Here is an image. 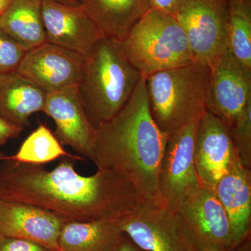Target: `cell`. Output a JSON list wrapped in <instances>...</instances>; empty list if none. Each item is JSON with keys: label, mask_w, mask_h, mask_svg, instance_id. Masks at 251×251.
<instances>
[{"label": "cell", "mask_w": 251, "mask_h": 251, "mask_svg": "<svg viewBox=\"0 0 251 251\" xmlns=\"http://www.w3.org/2000/svg\"><path fill=\"white\" fill-rule=\"evenodd\" d=\"M75 159L63 158L52 171L44 165L0 161V199L49 209L67 221L118 219L143 201L116 172L99 168L92 176L75 171Z\"/></svg>", "instance_id": "1"}, {"label": "cell", "mask_w": 251, "mask_h": 251, "mask_svg": "<svg viewBox=\"0 0 251 251\" xmlns=\"http://www.w3.org/2000/svg\"><path fill=\"white\" fill-rule=\"evenodd\" d=\"M168 137L151 116L143 77L120 112L95 128L91 161L128 180L142 199H158V176Z\"/></svg>", "instance_id": "2"}, {"label": "cell", "mask_w": 251, "mask_h": 251, "mask_svg": "<svg viewBox=\"0 0 251 251\" xmlns=\"http://www.w3.org/2000/svg\"><path fill=\"white\" fill-rule=\"evenodd\" d=\"M79 94L94 128L115 116L143 77L126 55L121 41L100 38L85 56Z\"/></svg>", "instance_id": "3"}, {"label": "cell", "mask_w": 251, "mask_h": 251, "mask_svg": "<svg viewBox=\"0 0 251 251\" xmlns=\"http://www.w3.org/2000/svg\"><path fill=\"white\" fill-rule=\"evenodd\" d=\"M209 75L208 66L194 62L145 77L150 112L162 131L170 135L201 120L206 112Z\"/></svg>", "instance_id": "4"}, {"label": "cell", "mask_w": 251, "mask_h": 251, "mask_svg": "<svg viewBox=\"0 0 251 251\" xmlns=\"http://www.w3.org/2000/svg\"><path fill=\"white\" fill-rule=\"evenodd\" d=\"M143 77L195 62L184 29L174 16L150 9L122 41Z\"/></svg>", "instance_id": "5"}, {"label": "cell", "mask_w": 251, "mask_h": 251, "mask_svg": "<svg viewBox=\"0 0 251 251\" xmlns=\"http://www.w3.org/2000/svg\"><path fill=\"white\" fill-rule=\"evenodd\" d=\"M175 17L195 62L210 67L228 49V0H184Z\"/></svg>", "instance_id": "6"}, {"label": "cell", "mask_w": 251, "mask_h": 251, "mask_svg": "<svg viewBox=\"0 0 251 251\" xmlns=\"http://www.w3.org/2000/svg\"><path fill=\"white\" fill-rule=\"evenodd\" d=\"M122 232L145 251H190L179 216L160 198L141 202L120 219Z\"/></svg>", "instance_id": "7"}, {"label": "cell", "mask_w": 251, "mask_h": 251, "mask_svg": "<svg viewBox=\"0 0 251 251\" xmlns=\"http://www.w3.org/2000/svg\"><path fill=\"white\" fill-rule=\"evenodd\" d=\"M199 121L181 127L169 135L158 176V195L172 211L202 187L198 177L194 149Z\"/></svg>", "instance_id": "8"}, {"label": "cell", "mask_w": 251, "mask_h": 251, "mask_svg": "<svg viewBox=\"0 0 251 251\" xmlns=\"http://www.w3.org/2000/svg\"><path fill=\"white\" fill-rule=\"evenodd\" d=\"M85 65L82 54L46 42L28 50L16 72L48 94L79 86Z\"/></svg>", "instance_id": "9"}, {"label": "cell", "mask_w": 251, "mask_h": 251, "mask_svg": "<svg viewBox=\"0 0 251 251\" xmlns=\"http://www.w3.org/2000/svg\"><path fill=\"white\" fill-rule=\"evenodd\" d=\"M209 69L206 112L230 127L251 100V70L228 49Z\"/></svg>", "instance_id": "10"}, {"label": "cell", "mask_w": 251, "mask_h": 251, "mask_svg": "<svg viewBox=\"0 0 251 251\" xmlns=\"http://www.w3.org/2000/svg\"><path fill=\"white\" fill-rule=\"evenodd\" d=\"M194 156L201 185L214 191L239 158L230 128L210 112L200 120Z\"/></svg>", "instance_id": "11"}, {"label": "cell", "mask_w": 251, "mask_h": 251, "mask_svg": "<svg viewBox=\"0 0 251 251\" xmlns=\"http://www.w3.org/2000/svg\"><path fill=\"white\" fill-rule=\"evenodd\" d=\"M43 21L46 42L55 44L85 57L103 37L81 4L42 0Z\"/></svg>", "instance_id": "12"}, {"label": "cell", "mask_w": 251, "mask_h": 251, "mask_svg": "<svg viewBox=\"0 0 251 251\" xmlns=\"http://www.w3.org/2000/svg\"><path fill=\"white\" fill-rule=\"evenodd\" d=\"M43 112L54 120V135L61 145L92 159L95 128L86 115L78 86L46 94Z\"/></svg>", "instance_id": "13"}, {"label": "cell", "mask_w": 251, "mask_h": 251, "mask_svg": "<svg viewBox=\"0 0 251 251\" xmlns=\"http://www.w3.org/2000/svg\"><path fill=\"white\" fill-rule=\"evenodd\" d=\"M67 220L33 204L0 199V235L26 239L59 251L58 238Z\"/></svg>", "instance_id": "14"}, {"label": "cell", "mask_w": 251, "mask_h": 251, "mask_svg": "<svg viewBox=\"0 0 251 251\" xmlns=\"http://www.w3.org/2000/svg\"><path fill=\"white\" fill-rule=\"evenodd\" d=\"M176 213L192 237L221 246L229 251L233 250V235L228 217L214 190L200 188Z\"/></svg>", "instance_id": "15"}, {"label": "cell", "mask_w": 251, "mask_h": 251, "mask_svg": "<svg viewBox=\"0 0 251 251\" xmlns=\"http://www.w3.org/2000/svg\"><path fill=\"white\" fill-rule=\"evenodd\" d=\"M214 192L227 213L234 249L251 236V168L244 166L238 158L220 179Z\"/></svg>", "instance_id": "16"}, {"label": "cell", "mask_w": 251, "mask_h": 251, "mask_svg": "<svg viewBox=\"0 0 251 251\" xmlns=\"http://www.w3.org/2000/svg\"><path fill=\"white\" fill-rule=\"evenodd\" d=\"M102 35L122 42L150 10L148 0H80Z\"/></svg>", "instance_id": "17"}, {"label": "cell", "mask_w": 251, "mask_h": 251, "mask_svg": "<svg viewBox=\"0 0 251 251\" xmlns=\"http://www.w3.org/2000/svg\"><path fill=\"white\" fill-rule=\"evenodd\" d=\"M46 94L17 72L0 74V117L25 128L32 114L42 111Z\"/></svg>", "instance_id": "18"}, {"label": "cell", "mask_w": 251, "mask_h": 251, "mask_svg": "<svg viewBox=\"0 0 251 251\" xmlns=\"http://www.w3.org/2000/svg\"><path fill=\"white\" fill-rule=\"evenodd\" d=\"M120 219L67 221L58 238L59 251H111L121 238Z\"/></svg>", "instance_id": "19"}, {"label": "cell", "mask_w": 251, "mask_h": 251, "mask_svg": "<svg viewBox=\"0 0 251 251\" xmlns=\"http://www.w3.org/2000/svg\"><path fill=\"white\" fill-rule=\"evenodd\" d=\"M42 0H14L0 17V28L26 51L46 42Z\"/></svg>", "instance_id": "20"}, {"label": "cell", "mask_w": 251, "mask_h": 251, "mask_svg": "<svg viewBox=\"0 0 251 251\" xmlns=\"http://www.w3.org/2000/svg\"><path fill=\"white\" fill-rule=\"evenodd\" d=\"M228 50L251 70V2L228 0Z\"/></svg>", "instance_id": "21"}, {"label": "cell", "mask_w": 251, "mask_h": 251, "mask_svg": "<svg viewBox=\"0 0 251 251\" xmlns=\"http://www.w3.org/2000/svg\"><path fill=\"white\" fill-rule=\"evenodd\" d=\"M60 157L82 160L80 156L68 153L54 133L41 124L23 142L18 152L11 156V158L21 163L43 165Z\"/></svg>", "instance_id": "22"}, {"label": "cell", "mask_w": 251, "mask_h": 251, "mask_svg": "<svg viewBox=\"0 0 251 251\" xmlns=\"http://www.w3.org/2000/svg\"><path fill=\"white\" fill-rule=\"evenodd\" d=\"M229 128L241 163L247 168H251V100Z\"/></svg>", "instance_id": "23"}, {"label": "cell", "mask_w": 251, "mask_h": 251, "mask_svg": "<svg viewBox=\"0 0 251 251\" xmlns=\"http://www.w3.org/2000/svg\"><path fill=\"white\" fill-rule=\"evenodd\" d=\"M27 52L0 28V74L16 72Z\"/></svg>", "instance_id": "24"}, {"label": "cell", "mask_w": 251, "mask_h": 251, "mask_svg": "<svg viewBox=\"0 0 251 251\" xmlns=\"http://www.w3.org/2000/svg\"><path fill=\"white\" fill-rule=\"evenodd\" d=\"M0 251H52L43 247L41 244L26 240L1 237L0 241Z\"/></svg>", "instance_id": "25"}, {"label": "cell", "mask_w": 251, "mask_h": 251, "mask_svg": "<svg viewBox=\"0 0 251 251\" xmlns=\"http://www.w3.org/2000/svg\"><path fill=\"white\" fill-rule=\"evenodd\" d=\"M184 0H148L150 9L175 16Z\"/></svg>", "instance_id": "26"}, {"label": "cell", "mask_w": 251, "mask_h": 251, "mask_svg": "<svg viewBox=\"0 0 251 251\" xmlns=\"http://www.w3.org/2000/svg\"><path fill=\"white\" fill-rule=\"evenodd\" d=\"M23 129L24 128L13 125L0 117V147L11 138L18 137Z\"/></svg>", "instance_id": "27"}, {"label": "cell", "mask_w": 251, "mask_h": 251, "mask_svg": "<svg viewBox=\"0 0 251 251\" xmlns=\"http://www.w3.org/2000/svg\"><path fill=\"white\" fill-rule=\"evenodd\" d=\"M186 232L189 241L190 251H229L226 248L217 244H209L196 239L188 233L187 230Z\"/></svg>", "instance_id": "28"}, {"label": "cell", "mask_w": 251, "mask_h": 251, "mask_svg": "<svg viewBox=\"0 0 251 251\" xmlns=\"http://www.w3.org/2000/svg\"><path fill=\"white\" fill-rule=\"evenodd\" d=\"M111 251H145L138 247L126 234H122L116 246Z\"/></svg>", "instance_id": "29"}, {"label": "cell", "mask_w": 251, "mask_h": 251, "mask_svg": "<svg viewBox=\"0 0 251 251\" xmlns=\"http://www.w3.org/2000/svg\"><path fill=\"white\" fill-rule=\"evenodd\" d=\"M233 250L237 251H251V240L250 237L246 239L244 242L241 243L237 247L234 248Z\"/></svg>", "instance_id": "30"}, {"label": "cell", "mask_w": 251, "mask_h": 251, "mask_svg": "<svg viewBox=\"0 0 251 251\" xmlns=\"http://www.w3.org/2000/svg\"><path fill=\"white\" fill-rule=\"evenodd\" d=\"M14 1V0H0V17L9 9Z\"/></svg>", "instance_id": "31"}, {"label": "cell", "mask_w": 251, "mask_h": 251, "mask_svg": "<svg viewBox=\"0 0 251 251\" xmlns=\"http://www.w3.org/2000/svg\"><path fill=\"white\" fill-rule=\"evenodd\" d=\"M57 1H60V2L64 3V4L71 5L80 4V2L77 0H57Z\"/></svg>", "instance_id": "32"}, {"label": "cell", "mask_w": 251, "mask_h": 251, "mask_svg": "<svg viewBox=\"0 0 251 251\" xmlns=\"http://www.w3.org/2000/svg\"><path fill=\"white\" fill-rule=\"evenodd\" d=\"M9 158V156H6L4 153L0 151V161H4V160L8 159Z\"/></svg>", "instance_id": "33"}, {"label": "cell", "mask_w": 251, "mask_h": 251, "mask_svg": "<svg viewBox=\"0 0 251 251\" xmlns=\"http://www.w3.org/2000/svg\"><path fill=\"white\" fill-rule=\"evenodd\" d=\"M245 1H249V2H251V0H245Z\"/></svg>", "instance_id": "34"}, {"label": "cell", "mask_w": 251, "mask_h": 251, "mask_svg": "<svg viewBox=\"0 0 251 251\" xmlns=\"http://www.w3.org/2000/svg\"><path fill=\"white\" fill-rule=\"evenodd\" d=\"M1 236L0 235V241H1Z\"/></svg>", "instance_id": "35"}, {"label": "cell", "mask_w": 251, "mask_h": 251, "mask_svg": "<svg viewBox=\"0 0 251 251\" xmlns=\"http://www.w3.org/2000/svg\"><path fill=\"white\" fill-rule=\"evenodd\" d=\"M77 1H79V2H80V0H77Z\"/></svg>", "instance_id": "36"}]
</instances>
